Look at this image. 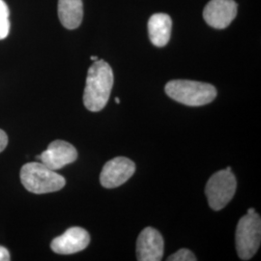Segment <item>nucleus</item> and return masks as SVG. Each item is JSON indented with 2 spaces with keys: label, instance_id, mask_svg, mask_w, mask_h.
I'll list each match as a JSON object with an SVG mask.
<instances>
[{
  "label": "nucleus",
  "instance_id": "nucleus-1",
  "mask_svg": "<svg viewBox=\"0 0 261 261\" xmlns=\"http://www.w3.org/2000/svg\"><path fill=\"white\" fill-rule=\"evenodd\" d=\"M113 85L112 67L105 60H96L90 66L84 88V103L90 112L102 111L109 102Z\"/></svg>",
  "mask_w": 261,
  "mask_h": 261
},
{
  "label": "nucleus",
  "instance_id": "nucleus-2",
  "mask_svg": "<svg viewBox=\"0 0 261 261\" xmlns=\"http://www.w3.org/2000/svg\"><path fill=\"white\" fill-rule=\"evenodd\" d=\"M20 181L28 192L36 195L55 193L66 184L65 178L41 162L25 164L20 169Z\"/></svg>",
  "mask_w": 261,
  "mask_h": 261
},
{
  "label": "nucleus",
  "instance_id": "nucleus-3",
  "mask_svg": "<svg viewBox=\"0 0 261 261\" xmlns=\"http://www.w3.org/2000/svg\"><path fill=\"white\" fill-rule=\"evenodd\" d=\"M166 93L176 101L190 107H199L213 102L217 90L212 84L188 81H171L165 87Z\"/></svg>",
  "mask_w": 261,
  "mask_h": 261
},
{
  "label": "nucleus",
  "instance_id": "nucleus-4",
  "mask_svg": "<svg viewBox=\"0 0 261 261\" xmlns=\"http://www.w3.org/2000/svg\"><path fill=\"white\" fill-rule=\"evenodd\" d=\"M261 220L256 212L242 217L236 228V249L242 260H249L260 246Z\"/></svg>",
  "mask_w": 261,
  "mask_h": 261
},
{
  "label": "nucleus",
  "instance_id": "nucleus-5",
  "mask_svg": "<svg viewBox=\"0 0 261 261\" xmlns=\"http://www.w3.org/2000/svg\"><path fill=\"white\" fill-rule=\"evenodd\" d=\"M236 179L231 170L224 169L213 174L206 184L205 194L209 206L222 210L229 203L236 192Z\"/></svg>",
  "mask_w": 261,
  "mask_h": 261
},
{
  "label": "nucleus",
  "instance_id": "nucleus-6",
  "mask_svg": "<svg viewBox=\"0 0 261 261\" xmlns=\"http://www.w3.org/2000/svg\"><path fill=\"white\" fill-rule=\"evenodd\" d=\"M136 171V165L130 159L116 157L103 166L100 182L103 188L113 189L121 186L130 179Z\"/></svg>",
  "mask_w": 261,
  "mask_h": 261
},
{
  "label": "nucleus",
  "instance_id": "nucleus-7",
  "mask_svg": "<svg viewBox=\"0 0 261 261\" xmlns=\"http://www.w3.org/2000/svg\"><path fill=\"white\" fill-rule=\"evenodd\" d=\"M36 158L53 170H58L77 159V151L71 143L64 140L53 141L47 150Z\"/></svg>",
  "mask_w": 261,
  "mask_h": 261
},
{
  "label": "nucleus",
  "instance_id": "nucleus-8",
  "mask_svg": "<svg viewBox=\"0 0 261 261\" xmlns=\"http://www.w3.org/2000/svg\"><path fill=\"white\" fill-rule=\"evenodd\" d=\"M236 15L237 3L234 0H211L203 10V19L216 29L227 28Z\"/></svg>",
  "mask_w": 261,
  "mask_h": 261
},
{
  "label": "nucleus",
  "instance_id": "nucleus-9",
  "mask_svg": "<svg viewBox=\"0 0 261 261\" xmlns=\"http://www.w3.org/2000/svg\"><path fill=\"white\" fill-rule=\"evenodd\" d=\"M164 239L153 227L144 228L137 241V256L140 261H159L164 255Z\"/></svg>",
  "mask_w": 261,
  "mask_h": 261
},
{
  "label": "nucleus",
  "instance_id": "nucleus-10",
  "mask_svg": "<svg viewBox=\"0 0 261 261\" xmlns=\"http://www.w3.org/2000/svg\"><path fill=\"white\" fill-rule=\"evenodd\" d=\"M89 243V233L84 228L75 226L55 238L50 244V248L58 254H73L84 251Z\"/></svg>",
  "mask_w": 261,
  "mask_h": 261
},
{
  "label": "nucleus",
  "instance_id": "nucleus-11",
  "mask_svg": "<svg viewBox=\"0 0 261 261\" xmlns=\"http://www.w3.org/2000/svg\"><path fill=\"white\" fill-rule=\"evenodd\" d=\"M172 20L167 14L159 13L148 20V34L151 43L156 47H165L170 39Z\"/></svg>",
  "mask_w": 261,
  "mask_h": 261
},
{
  "label": "nucleus",
  "instance_id": "nucleus-12",
  "mask_svg": "<svg viewBox=\"0 0 261 261\" xmlns=\"http://www.w3.org/2000/svg\"><path fill=\"white\" fill-rule=\"evenodd\" d=\"M58 18L67 29L79 28L84 18L83 0H58Z\"/></svg>",
  "mask_w": 261,
  "mask_h": 261
},
{
  "label": "nucleus",
  "instance_id": "nucleus-13",
  "mask_svg": "<svg viewBox=\"0 0 261 261\" xmlns=\"http://www.w3.org/2000/svg\"><path fill=\"white\" fill-rule=\"evenodd\" d=\"M9 32V8L3 0H0V40L7 37Z\"/></svg>",
  "mask_w": 261,
  "mask_h": 261
},
{
  "label": "nucleus",
  "instance_id": "nucleus-14",
  "mask_svg": "<svg viewBox=\"0 0 261 261\" xmlns=\"http://www.w3.org/2000/svg\"><path fill=\"white\" fill-rule=\"evenodd\" d=\"M168 261H196V255L187 249H181L168 258Z\"/></svg>",
  "mask_w": 261,
  "mask_h": 261
},
{
  "label": "nucleus",
  "instance_id": "nucleus-15",
  "mask_svg": "<svg viewBox=\"0 0 261 261\" xmlns=\"http://www.w3.org/2000/svg\"><path fill=\"white\" fill-rule=\"evenodd\" d=\"M7 144H8V137L4 130L0 129V153L6 148Z\"/></svg>",
  "mask_w": 261,
  "mask_h": 261
},
{
  "label": "nucleus",
  "instance_id": "nucleus-16",
  "mask_svg": "<svg viewBox=\"0 0 261 261\" xmlns=\"http://www.w3.org/2000/svg\"><path fill=\"white\" fill-rule=\"evenodd\" d=\"M10 252L6 248L0 246V261H9Z\"/></svg>",
  "mask_w": 261,
  "mask_h": 261
},
{
  "label": "nucleus",
  "instance_id": "nucleus-17",
  "mask_svg": "<svg viewBox=\"0 0 261 261\" xmlns=\"http://www.w3.org/2000/svg\"><path fill=\"white\" fill-rule=\"evenodd\" d=\"M254 212H255V210H254L253 208H251V209L248 210V214H252V213H254Z\"/></svg>",
  "mask_w": 261,
  "mask_h": 261
},
{
  "label": "nucleus",
  "instance_id": "nucleus-18",
  "mask_svg": "<svg viewBox=\"0 0 261 261\" xmlns=\"http://www.w3.org/2000/svg\"><path fill=\"white\" fill-rule=\"evenodd\" d=\"M90 59H91L92 61H96V60H98V57H97V56H91Z\"/></svg>",
  "mask_w": 261,
  "mask_h": 261
},
{
  "label": "nucleus",
  "instance_id": "nucleus-19",
  "mask_svg": "<svg viewBox=\"0 0 261 261\" xmlns=\"http://www.w3.org/2000/svg\"><path fill=\"white\" fill-rule=\"evenodd\" d=\"M115 103H120V99H119V98H117V97H116V98H115Z\"/></svg>",
  "mask_w": 261,
  "mask_h": 261
}]
</instances>
